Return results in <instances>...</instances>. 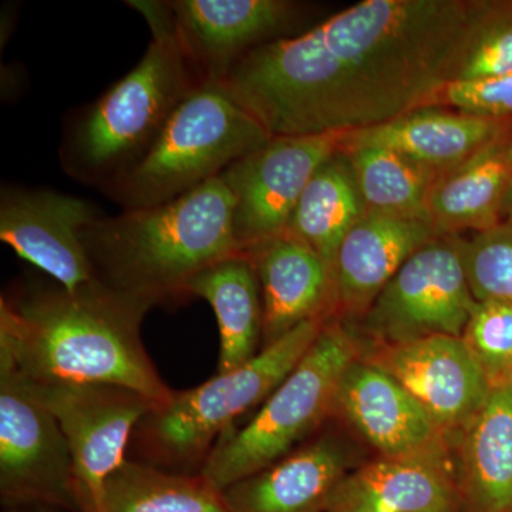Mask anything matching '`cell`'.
<instances>
[{
  "mask_svg": "<svg viewBox=\"0 0 512 512\" xmlns=\"http://www.w3.org/2000/svg\"><path fill=\"white\" fill-rule=\"evenodd\" d=\"M100 512H228L204 474L126 460L104 484Z\"/></svg>",
  "mask_w": 512,
  "mask_h": 512,
  "instance_id": "cell-25",
  "label": "cell"
},
{
  "mask_svg": "<svg viewBox=\"0 0 512 512\" xmlns=\"http://www.w3.org/2000/svg\"><path fill=\"white\" fill-rule=\"evenodd\" d=\"M503 221L512 222V181L504 201Z\"/></svg>",
  "mask_w": 512,
  "mask_h": 512,
  "instance_id": "cell-32",
  "label": "cell"
},
{
  "mask_svg": "<svg viewBox=\"0 0 512 512\" xmlns=\"http://www.w3.org/2000/svg\"><path fill=\"white\" fill-rule=\"evenodd\" d=\"M366 212L352 165L339 151L306 185L285 234L312 248L328 264L333 275L343 239Z\"/></svg>",
  "mask_w": 512,
  "mask_h": 512,
  "instance_id": "cell-24",
  "label": "cell"
},
{
  "mask_svg": "<svg viewBox=\"0 0 512 512\" xmlns=\"http://www.w3.org/2000/svg\"><path fill=\"white\" fill-rule=\"evenodd\" d=\"M458 487L464 512H512V382L491 387L460 431Z\"/></svg>",
  "mask_w": 512,
  "mask_h": 512,
  "instance_id": "cell-21",
  "label": "cell"
},
{
  "mask_svg": "<svg viewBox=\"0 0 512 512\" xmlns=\"http://www.w3.org/2000/svg\"><path fill=\"white\" fill-rule=\"evenodd\" d=\"M437 237L431 222L367 211L336 255L333 318H363L407 259Z\"/></svg>",
  "mask_w": 512,
  "mask_h": 512,
  "instance_id": "cell-17",
  "label": "cell"
},
{
  "mask_svg": "<svg viewBox=\"0 0 512 512\" xmlns=\"http://www.w3.org/2000/svg\"><path fill=\"white\" fill-rule=\"evenodd\" d=\"M512 73V0H481L456 80H478Z\"/></svg>",
  "mask_w": 512,
  "mask_h": 512,
  "instance_id": "cell-27",
  "label": "cell"
},
{
  "mask_svg": "<svg viewBox=\"0 0 512 512\" xmlns=\"http://www.w3.org/2000/svg\"><path fill=\"white\" fill-rule=\"evenodd\" d=\"M359 448L338 430L320 433L254 476L222 490L228 512H325L330 495L360 466Z\"/></svg>",
  "mask_w": 512,
  "mask_h": 512,
  "instance_id": "cell-16",
  "label": "cell"
},
{
  "mask_svg": "<svg viewBox=\"0 0 512 512\" xmlns=\"http://www.w3.org/2000/svg\"><path fill=\"white\" fill-rule=\"evenodd\" d=\"M36 387L69 444L82 512H100L104 484L127 460L134 431L156 404L109 384Z\"/></svg>",
  "mask_w": 512,
  "mask_h": 512,
  "instance_id": "cell-11",
  "label": "cell"
},
{
  "mask_svg": "<svg viewBox=\"0 0 512 512\" xmlns=\"http://www.w3.org/2000/svg\"><path fill=\"white\" fill-rule=\"evenodd\" d=\"M507 153L508 157H510V160L512 161V134L507 140Z\"/></svg>",
  "mask_w": 512,
  "mask_h": 512,
  "instance_id": "cell-33",
  "label": "cell"
},
{
  "mask_svg": "<svg viewBox=\"0 0 512 512\" xmlns=\"http://www.w3.org/2000/svg\"><path fill=\"white\" fill-rule=\"evenodd\" d=\"M271 136L217 80H207L171 114L150 150L103 192L123 210L181 197L220 177Z\"/></svg>",
  "mask_w": 512,
  "mask_h": 512,
  "instance_id": "cell-5",
  "label": "cell"
},
{
  "mask_svg": "<svg viewBox=\"0 0 512 512\" xmlns=\"http://www.w3.org/2000/svg\"><path fill=\"white\" fill-rule=\"evenodd\" d=\"M437 106L453 107L473 116L507 120L512 116V73L450 82L440 93Z\"/></svg>",
  "mask_w": 512,
  "mask_h": 512,
  "instance_id": "cell-30",
  "label": "cell"
},
{
  "mask_svg": "<svg viewBox=\"0 0 512 512\" xmlns=\"http://www.w3.org/2000/svg\"><path fill=\"white\" fill-rule=\"evenodd\" d=\"M355 333L330 318L298 366L242 429L222 434L200 473L218 490L272 466L335 412L340 379L362 355Z\"/></svg>",
  "mask_w": 512,
  "mask_h": 512,
  "instance_id": "cell-6",
  "label": "cell"
},
{
  "mask_svg": "<svg viewBox=\"0 0 512 512\" xmlns=\"http://www.w3.org/2000/svg\"><path fill=\"white\" fill-rule=\"evenodd\" d=\"M481 0H365L256 47L220 82L271 137L350 133L437 106Z\"/></svg>",
  "mask_w": 512,
  "mask_h": 512,
  "instance_id": "cell-1",
  "label": "cell"
},
{
  "mask_svg": "<svg viewBox=\"0 0 512 512\" xmlns=\"http://www.w3.org/2000/svg\"><path fill=\"white\" fill-rule=\"evenodd\" d=\"M510 133L507 120L434 106L404 114L382 126L350 131L343 140L342 151L386 147L441 175Z\"/></svg>",
  "mask_w": 512,
  "mask_h": 512,
  "instance_id": "cell-20",
  "label": "cell"
},
{
  "mask_svg": "<svg viewBox=\"0 0 512 512\" xmlns=\"http://www.w3.org/2000/svg\"><path fill=\"white\" fill-rule=\"evenodd\" d=\"M325 512H464V507L448 456H379L340 481Z\"/></svg>",
  "mask_w": 512,
  "mask_h": 512,
  "instance_id": "cell-18",
  "label": "cell"
},
{
  "mask_svg": "<svg viewBox=\"0 0 512 512\" xmlns=\"http://www.w3.org/2000/svg\"><path fill=\"white\" fill-rule=\"evenodd\" d=\"M463 262L478 303L512 305V222L501 221L467 241L463 239Z\"/></svg>",
  "mask_w": 512,
  "mask_h": 512,
  "instance_id": "cell-28",
  "label": "cell"
},
{
  "mask_svg": "<svg viewBox=\"0 0 512 512\" xmlns=\"http://www.w3.org/2000/svg\"><path fill=\"white\" fill-rule=\"evenodd\" d=\"M181 46L205 80H221L256 47L282 35L296 16L285 0H168Z\"/></svg>",
  "mask_w": 512,
  "mask_h": 512,
  "instance_id": "cell-15",
  "label": "cell"
},
{
  "mask_svg": "<svg viewBox=\"0 0 512 512\" xmlns=\"http://www.w3.org/2000/svg\"><path fill=\"white\" fill-rule=\"evenodd\" d=\"M0 497L3 507L82 512L69 444L36 384L0 357Z\"/></svg>",
  "mask_w": 512,
  "mask_h": 512,
  "instance_id": "cell-8",
  "label": "cell"
},
{
  "mask_svg": "<svg viewBox=\"0 0 512 512\" xmlns=\"http://www.w3.org/2000/svg\"><path fill=\"white\" fill-rule=\"evenodd\" d=\"M507 136L488 144L476 156L441 174L431 188V224L440 235L485 231L503 221V207L512 181Z\"/></svg>",
  "mask_w": 512,
  "mask_h": 512,
  "instance_id": "cell-22",
  "label": "cell"
},
{
  "mask_svg": "<svg viewBox=\"0 0 512 512\" xmlns=\"http://www.w3.org/2000/svg\"><path fill=\"white\" fill-rule=\"evenodd\" d=\"M477 303L464 269L463 239L441 235L410 256L384 286L362 318L363 329L372 346L461 338Z\"/></svg>",
  "mask_w": 512,
  "mask_h": 512,
  "instance_id": "cell-9",
  "label": "cell"
},
{
  "mask_svg": "<svg viewBox=\"0 0 512 512\" xmlns=\"http://www.w3.org/2000/svg\"><path fill=\"white\" fill-rule=\"evenodd\" d=\"M154 303L94 281L30 286L0 299V357L42 386L109 384L164 406L173 397L141 340Z\"/></svg>",
  "mask_w": 512,
  "mask_h": 512,
  "instance_id": "cell-2",
  "label": "cell"
},
{
  "mask_svg": "<svg viewBox=\"0 0 512 512\" xmlns=\"http://www.w3.org/2000/svg\"><path fill=\"white\" fill-rule=\"evenodd\" d=\"M329 319L303 322L244 366L218 373L194 389L174 392L170 402L138 424L136 431L147 457L165 470L188 468L197 461L202 467L234 421L261 406L298 366Z\"/></svg>",
  "mask_w": 512,
  "mask_h": 512,
  "instance_id": "cell-7",
  "label": "cell"
},
{
  "mask_svg": "<svg viewBox=\"0 0 512 512\" xmlns=\"http://www.w3.org/2000/svg\"><path fill=\"white\" fill-rule=\"evenodd\" d=\"M92 202L45 188L3 185L0 239L69 292L97 281L83 231L101 217Z\"/></svg>",
  "mask_w": 512,
  "mask_h": 512,
  "instance_id": "cell-12",
  "label": "cell"
},
{
  "mask_svg": "<svg viewBox=\"0 0 512 512\" xmlns=\"http://www.w3.org/2000/svg\"><path fill=\"white\" fill-rule=\"evenodd\" d=\"M346 134L271 137L221 174L234 194V232L242 254L285 234L306 185L342 151Z\"/></svg>",
  "mask_w": 512,
  "mask_h": 512,
  "instance_id": "cell-10",
  "label": "cell"
},
{
  "mask_svg": "<svg viewBox=\"0 0 512 512\" xmlns=\"http://www.w3.org/2000/svg\"><path fill=\"white\" fill-rule=\"evenodd\" d=\"M234 208L220 175L163 204L101 215L83 231L97 281L154 305L187 296L195 276L242 254Z\"/></svg>",
  "mask_w": 512,
  "mask_h": 512,
  "instance_id": "cell-3",
  "label": "cell"
},
{
  "mask_svg": "<svg viewBox=\"0 0 512 512\" xmlns=\"http://www.w3.org/2000/svg\"><path fill=\"white\" fill-rule=\"evenodd\" d=\"M369 349L363 357L402 384L448 437L460 434L490 393L491 384L463 338L431 336Z\"/></svg>",
  "mask_w": 512,
  "mask_h": 512,
  "instance_id": "cell-13",
  "label": "cell"
},
{
  "mask_svg": "<svg viewBox=\"0 0 512 512\" xmlns=\"http://www.w3.org/2000/svg\"><path fill=\"white\" fill-rule=\"evenodd\" d=\"M258 276L264 305L262 348L303 322L333 318V275L308 245L281 235L244 252Z\"/></svg>",
  "mask_w": 512,
  "mask_h": 512,
  "instance_id": "cell-19",
  "label": "cell"
},
{
  "mask_svg": "<svg viewBox=\"0 0 512 512\" xmlns=\"http://www.w3.org/2000/svg\"><path fill=\"white\" fill-rule=\"evenodd\" d=\"M188 295L205 299L214 309L221 342L218 373L238 369L261 352L264 305L247 256H231L205 269L188 284Z\"/></svg>",
  "mask_w": 512,
  "mask_h": 512,
  "instance_id": "cell-23",
  "label": "cell"
},
{
  "mask_svg": "<svg viewBox=\"0 0 512 512\" xmlns=\"http://www.w3.org/2000/svg\"><path fill=\"white\" fill-rule=\"evenodd\" d=\"M491 387L508 382L512 372V305L477 303L463 336Z\"/></svg>",
  "mask_w": 512,
  "mask_h": 512,
  "instance_id": "cell-29",
  "label": "cell"
},
{
  "mask_svg": "<svg viewBox=\"0 0 512 512\" xmlns=\"http://www.w3.org/2000/svg\"><path fill=\"white\" fill-rule=\"evenodd\" d=\"M335 412L380 457L447 456L450 437L402 384L363 353L340 379Z\"/></svg>",
  "mask_w": 512,
  "mask_h": 512,
  "instance_id": "cell-14",
  "label": "cell"
},
{
  "mask_svg": "<svg viewBox=\"0 0 512 512\" xmlns=\"http://www.w3.org/2000/svg\"><path fill=\"white\" fill-rule=\"evenodd\" d=\"M510 380H511V382H512V372H511Z\"/></svg>",
  "mask_w": 512,
  "mask_h": 512,
  "instance_id": "cell-34",
  "label": "cell"
},
{
  "mask_svg": "<svg viewBox=\"0 0 512 512\" xmlns=\"http://www.w3.org/2000/svg\"><path fill=\"white\" fill-rule=\"evenodd\" d=\"M150 28L144 56L64 126L60 163L73 180L103 191L150 150L171 114L207 82L187 56L165 2L131 0Z\"/></svg>",
  "mask_w": 512,
  "mask_h": 512,
  "instance_id": "cell-4",
  "label": "cell"
},
{
  "mask_svg": "<svg viewBox=\"0 0 512 512\" xmlns=\"http://www.w3.org/2000/svg\"><path fill=\"white\" fill-rule=\"evenodd\" d=\"M3 512H64L50 507H6Z\"/></svg>",
  "mask_w": 512,
  "mask_h": 512,
  "instance_id": "cell-31",
  "label": "cell"
},
{
  "mask_svg": "<svg viewBox=\"0 0 512 512\" xmlns=\"http://www.w3.org/2000/svg\"><path fill=\"white\" fill-rule=\"evenodd\" d=\"M342 153L352 165L367 211L431 222L430 192L440 174L386 147Z\"/></svg>",
  "mask_w": 512,
  "mask_h": 512,
  "instance_id": "cell-26",
  "label": "cell"
}]
</instances>
